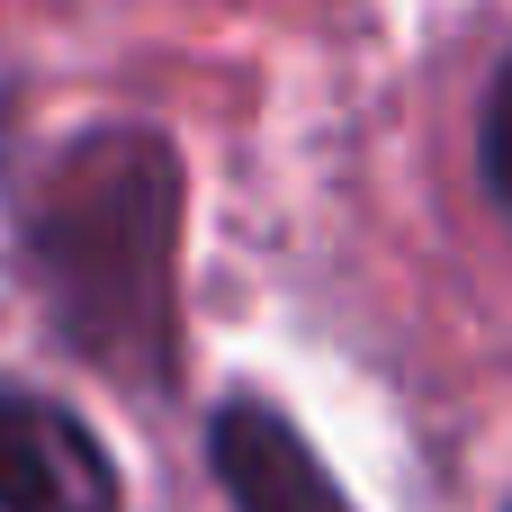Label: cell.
<instances>
[{"label": "cell", "mask_w": 512, "mask_h": 512, "mask_svg": "<svg viewBox=\"0 0 512 512\" xmlns=\"http://www.w3.org/2000/svg\"><path fill=\"white\" fill-rule=\"evenodd\" d=\"M180 225V144L135 117L63 135L18 180V270L54 342L126 396L180 387Z\"/></svg>", "instance_id": "cell-1"}, {"label": "cell", "mask_w": 512, "mask_h": 512, "mask_svg": "<svg viewBox=\"0 0 512 512\" xmlns=\"http://www.w3.org/2000/svg\"><path fill=\"white\" fill-rule=\"evenodd\" d=\"M0 512H126L108 441L45 387L0 378Z\"/></svg>", "instance_id": "cell-2"}, {"label": "cell", "mask_w": 512, "mask_h": 512, "mask_svg": "<svg viewBox=\"0 0 512 512\" xmlns=\"http://www.w3.org/2000/svg\"><path fill=\"white\" fill-rule=\"evenodd\" d=\"M207 468L234 495V512H360L324 468V450L270 396H225L207 414Z\"/></svg>", "instance_id": "cell-3"}, {"label": "cell", "mask_w": 512, "mask_h": 512, "mask_svg": "<svg viewBox=\"0 0 512 512\" xmlns=\"http://www.w3.org/2000/svg\"><path fill=\"white\" fill-rule=\"evenodd\" d=\"M477 171H486L495 207L512 216V45L495 63V81H486V99H477Z\"/></svg>", "instance_id": "cell-4"}, {"label": "cell", "mask_w": 512, "mask_h": 512, "mask_svg": "<svg viewBox=\"0 0 512 512\" xmlns=\"http://www.w3.org/2000/svg\"><path fill=\"white\" fill-rule=\"evenodd\" d=\"M504 512H512V504H504Z\"/></svg>", "instance_id": "cell-5"}]
</instances>
